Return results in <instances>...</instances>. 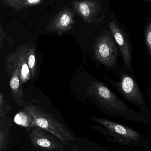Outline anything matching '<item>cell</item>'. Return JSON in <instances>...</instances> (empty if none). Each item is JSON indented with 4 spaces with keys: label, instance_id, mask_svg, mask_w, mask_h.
Returning <instances> with one entry per match:
<instances>
[{
    "label": "cell",
    "instance_id": "5bb4252c",
    "mask_svg": "<svg viewBox=\"0 0 151 151\" xmlns=\"http://www.w3.org/2000/svg\"><path fill=\"white\" fill-rule=\"evenodd\" d=\"M25 54L28 66L30 71L32 78L36 76L37 70L36 50L34 46L30 43L24 44Z\"/></svg>",
    "mask_w": 151,
    "mask_h": 151
},
{
    "label": "cell",
    "instance_id": "7a4b0ae2",
    "mask_svg": "<svg viewBox=\"0 0 151 151\" xmlns=\"http://www.w3.org/2000/svg\"><path fill=\"white\" fill-rule=\"evenodd\" d=\"M90 119L99 125H93V129L101 132L109 141L129 147H150V141L141 133L130 127L116 122L101 117Z\"/></svg>",
    "mask_w": 151,
    "mask_h": 151
},
{
    "label": "cell",
    "instance_id": "52a82bcc",
    "mask_svg": "<svg viewBox=\"0 0 151 151\" xmlns=\"http://www.w3.org/2000/svg\"><path fill=\"white\" fill-rule=\"evenodd\" d=\"M32 144L36 149L44 151H65L66 147L52 133L38 127L30 132Z\"/></svg>",
    "mask_w": 151,
    "mask_h": 151
},
{
    "label": "cell",
    "instance_id": "5b68a950",
    "mask_svg": "<svg viewBox=\"0 0 151 151\" xmlns=\"http://www.w3.org/2000/svg\"><path fill=\"white\" fill-rule=\"evenodd\" d=\"M108 32H103L95 39L94 53L98 62L106 67L112 68L116 62L117 46Z\"/></svg>",
    "mask_w": 151,
    "mask_h": 151
},
{
    "label": "cell",
    "instance_id": "ba28073f",
    "mask_svg": "<svg viewBox=\"0 0 151 151\" xmlns=\"http://www.w3.org/2000/svg\"><path fill=\"white\" fill-rule=\"evenodd\" d=\"M75 13L72 10L68 8H64L51 19L46 29L60 34L69 31L75 24Z\"/></svg>",
    "mask_w": 151,
    "mask_h": 151
},
{
    "label": "cell",
    "instance_id": "8992f818",
    "mask_svg": "<svg viewBox=\"0 0 151 151\" xmlns=\"http://www.w3.org/2000/svg\"><path fill=\"white\" fill-rule=\"evenodd\" d=\"M5 67L9 80L11 94L14 100L18 106L25 107L27 104L24 99L20 70L9 54L5 60Z\"/></svg>",
    "mask_w": 151,
    "mask_h": 151
},
{
    "label": "cell",
    "instance_id": "9c48e42d",
    "mask_svg": "<svg viewBox=\"0 0 151 151\" xmlns=\"http://www.w3.org/2000/svg\"><path fill=\"white\" fill-rule=\"evenodd\" d=\"M71 5L76 14L86 23L95 22L101 10V5L98 1H77Z\"/></svg>",
    "mask_w": 151,
    "mask_h": 151
},
{
    "label": "cell",
    "instance_id": "9a60e30c",
    "mask_svg": "<svg viewBox=\"0 0 151 151\" xmlns=\"http://www.w3.org/2000/svg\"><path fill=\"white\" fill-rule=\"evenodd\" d=\"M15 122L17 124L22 126L32 128L36 127L33 117L25 110L24 112L22 111L17 115L15 118Z\"/></svg>",
    "mask_w": 151,
    "mask_h": 151
},
{
    "label": "cell",
    "instance_id": "277c9868",
    "mask_svg": "<svg viewBox=\"0 0 151 151\" xmlns=\"http://www.w3.org/2000/svg\"><path fill=\"white\" fill-rule=\"evenodd\" d=\"M109 83L127 101L135 105L151 122V113L137 81L130 75L123 74L118 82L110 80Z\"/></svg>",
    "mask_w": 151,
    "mask_h": 151
},
{
    "label": "cell",
    "instance_id": "e0dca14e",
    "mask_svg": "<svg viewBox=\"0 0 151 151\" xmlns=\"http://www.w3.org/2000/svg\"><path fill=\"white\" fill-rule=\"evenodd\" d=\"M145 35L147 50L151 57V21L147 25Z\"/></svg>",
    "mask_w": 151,
    "mask_h": 151
},
{
    "label": "cell",
    "instance_id": "ac0fdd59",
    "mask_svg": "<svg viewBox=\"0 0 151 151\" xmlns=\"http://www.w3.org/2000/svg\"><path fill=\"white\" fill-rule=\"evenodd\" d=\"M80 151H108V149L96 143L92 142L89 147L86 149L80 150Z\"/></svg>",
    "mask_w": 151,
    "mask_h": 151
},
{
    "label": "cell",
    "instance_id": "4fadbf2b",
    "mask_svg": "<svg viewBox=\"0 0 151 151\" xmlns=\"http://www.w3.org/2000/svg\"><path fill=\"white\" fill-rule=\"evenodd\" d=\"M12 121L6 116L0 118V151H6L8 146Z\"/></svg>",
    "mask_w": 151,
    "mask_h": 151
},
{
    "label": "cell",
    "instance_id": "3957f363",
    "mask_svg": "<svg viewBox=\"0 0 151 151\" xmlns=\"http://www.w3.org/2000/svg\"><path fill=\"white\" fill-rule=\"evenodd\" d=\"M34 119L36 127L47 131L55 136L71 151H78L76 140L70 132L60 121L43 108L31 103L23 108Z\"/></svg>",
    "mask_w": 151,
    "mask_h": 151
},
{
    "label": "cell",
    "instance_id": "7c38bea8",
    "mask_svg": "<svg viewBox=\"0 0 151 151\" xmlns=\"http://www.w3.org/2000/svg\"><path fill=\"white\" fill-rule=\"evenodd\" d=\"M42 0H0L1 5L14 9L17 12L41 5Z\"/></svg>",
    "mask_w": 151,
    "mask_h": 151
},
{
    "label": "cell",
    "instance_id": "d6986e66",
    "mask_svg": "<svg viewBox=\"0 0 151 151\" xmlns=\"http://www.w3.org/2000/svg\"><path fill=\"white\" fill-rule=\"evenodd\" d=\"M147 95H148V98H149V101L151 103V88L148 89L147 91Z\"/></svg>",
    "mask_w": 151,
    "mask_h": 151
},
{
    "label": "cell",
    "instance_id": "6da1fadb",
    "mask_svg": "<svg viewBox=\"0 0 151 151\" xmlns=\"http://www.w3.org/2000/svg\"><path fill=\"white\" fill-rule=\"evenodd\" d=\"M86 91L93 98L94 104L99 110L106 115L135 122L151 124V122L142 113L129 106L101 82L92 81L87 86Z\"/></svg>",
    "mask_w": 151,
    "mask_h": 151
},
{
    "label": "cell",
    "instance_id": "8fae6325",
    "mask_svg": "<svg viewBox=\"0 0 151 151\" xmlns=\"http://www.w3.org/2000/svg\"><path fill=\"white\" fill-rule=\"evenodd\" d=\"M9 54L20 69L21 80L23 84H24L32 78L26 59L25 45H24L17 47L16 48L15 51Z\"/></svg>",
    "mask_w": 151,
    "mask_h": 151
},
{
    "label": "cell",
    "instance_id": "30bf717a",
    "mask_svg": "<svg viewBox=\"0 0 151 151\" xmlns=\"http://www.w3.org/2000/svg\"><path fill=\"white\" fill-rule=\"evenodd\" d=\"M109 27L116 42L119 46L124 64L129 71L132 72L131 51L125 32L114 21L109 22Z\"/></svg>",
    "mask_w": 151,
    "mask_h": 151
},
{
    "label": "cell",
    "instance_id": "ffe728a7",
    "mask_svg": "<svg viewBox=\"0 0 151 151\" xmlns=\"http://www.w3.org/2000/svg\"><path fill=\"white\" fill-rule=\"evenodd\" d=\"M145 1L149 2V3H151V0H147V1Z\"/></svg>",
    "mask_w": 151,
    "mask_h": 151
},
{
    "label": "cell",
    "instance_id": "2e32d148",
    "mask_svg": "<svg viewBox=\"0 0 151 151\" xmlns=\"http://www.w3.org/2000/svg\"><path fill=\"white\" fill-rule=\"evenodd\" d=\"M11 106L5 100L2 93H0V118L6 116L11 110Z\"/></svg>",
    "mask_w": 151,
    "mask_h": 151
}]
</instances>
